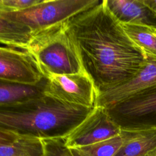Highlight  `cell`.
<instances>
[{
    "instance_id": "8fae6325",
    "label": "cell",
    "mask_w": 156,
    "mask_h": 156,
    "mask_svg": "<svg viewBox=\"0 0 156 156\" xmlns=\"http://www.w3.org/2000/svg\"><path fill=\"white\" fill-rule=\"evenodd\" d=\"M122 144L114 156H141L156 147V129L122 130Z\"/></svg>"
},
{
    "instance_id": "3957f363",
    "label": "cell",
    "mask_w": 156,
    "mask_h": 156,
    "mask_svg": "<svg viewBox=\"0 0 156 156\" xmlns=\"http://www.w3.org/2000/svg\"><path fill=\"white\" fill-rule=\"evenodd\" d=\"M68 21L34 36L26 50L46 79L85 72Z\"/></svg>"
},
{
    "instance_id": "ac0fdd59",
    "label": "cell",
    "mask_w": 156,
    "mask_h": 156,
    "mask_svg": "<svg viewBox=\"0 0 156 156\" xmlns=\"http://www.w3.org/2000/svg\"><path fill=\"white\" fill-rule=\"evenodd\" d=\"M43 0H0V13H14L24 11Z\"/></svg>"
},
{
    "instance_id": "4fadbf2b",
    "label": "cell",
    "mask_w": 156,
    "mask_h": 156,
    "mask_svg": "<svg viewBox=\"0 0 156 156\" xmlns=\"http://www.w3.org/2000/svg\"><path fill=\"white\" fill-rule=\"evenodd\" d=\"M46 80L37 85H25L0 80V105L23 102L43 95Z\"/></svg>"
},
{
    "instance_id": "30bf717a",
    "label": "cell",
    "mask_w": 156,
    "mask_h": 156,
    "mask_svg": "<svg viewBox=\"0 0 156 156\" xmlns=\"http://www.w3.org/2000/svg\"><path fill=\"white\" fill-rule=\"evenodd\" d=\"M115 19L121 24L145 26L156 29V14L144 0H104Z\"/></svg>"
},
{
    "instance_id": "e0dca14e",
    "label": "cell",
    "mask_w": 156,
    "mask_h": 156,
    "mask_svg": "<svg viewBox=\"0 0 156 156\" xmlns=\"http://www.w3.org/2000/svg\"><path fill=\"white\" fill-rule=\"evenodd\" d=\"M44 147L43 156H73L65 142V138L42 140Z\"/></svg>"
},
{
    "instance_id": "52a82bcc",
    "label": "cell",
    "mask_w": 156,
    "mask_h": 156,
    "mask_svg": "<svg viewBox=\"0 0 156 156\" xmlns=\"http://www.w3.org/2000/svg\"><path fill=\"white\" fill-rule=\"evenodd\" d=\"M46 79L37 62L27 51L0 46V80L37 85Z\"/></svg>"
},
{
    "instance_id": "6da1fadb",
    "label": "cell",
    "mask_w": 156,
    "mask_h": 156,
    "mask_svg": "<svg viewBox=\"0 0 156 156\" xmlns=\"http://www.w3.org/2000/svg\"><path fill=\"white\" fill-rule=\"evenodd\" d=\"M85 73L98 94L132 78L146 56L128 37L104 0L68 22Z\"/></svg>"
},
{
    "instance_id": "ffe728a7",
    "label": "cell",
    "mask_w": 156,
    "mask_h": 156,
    "mask_svg": "<svg viewBox=\"0 0 156 156\" xmlns=\"http://www.w3.org/2000/svg\"><path fill=\"white\" fill-rule=\"evenodd\" d=\"M144 2L147 4L156 14V0H144Z\"/></svg>"
},
{
    "instance_id": "5b68a950",
    "label": "cell",
    "mask_w": 156,
    "mask_h": 156,
    "mask_svg": "<svg viewBox=\"0 0 156 156\" xmlns=\"http://www.w3.org/2000/svg\"><path fill=\"white\" fill-rule=\"evenodd\" d=\"M105 109L122 130L156 129V85Z\"/></svg>"
},
{
    "instance_id": "7a4b0ae2",
    "label": "cell",
    "mask_w": 156,
    "mask_h": 156,
    "mask_svg": "<svg viewBox=\"0 0 156 156\" xmlns=\"http://www.w3.org/2000/svg\"><path fill=\"white\" fill-rule=\"evenodd\" d=\"M94 108L65 104L44 94L0 105V129L41 140L65 138Z\"/></svg>"
},
{
    "instance_id": "7c38bea8",
    "label": "cell",
    "mask_w": 156,
    "mask_h": 156,
    "mask_svg": "<svg viewBox=\"0 0 156 156\" xmlns=\"http://www.w3.org/2000/svg\"><path fill=\"white\" fill-rule=\"evenodd\" d=\"M33 38L28 27L0 13V43L26 51Z\"/></svg>"
},
{
    "instance_id": "9c48e42d",
    "label": "cell",
    "mask_w": 156,
    "mask_h": 156,
    "mask_svg": "<svg viewBox=\"0 0 156 156\" xmlns=\"http://www.w3.org/2000/svg\"><path fill=\"white\" fill-rule=\"evenodd\" d=\"M144 64L129 80L98 94L96 106L106 108L156 85V57L146 55Z\"/></svg>"
},
{
    "instance_id": "ba28073f",
    "label": "cell",
    "mask_w": 156,
    "mask_h": 156,
    "mask_svg": "<svg viewBox=\"0 0 156 156\" xmlns=\"http://www.w3.org/2000/svg\"><path fill=\"white\" fill-rule=\"evenodd\" d=\"M121 129L105 108L95 107L87 118L65 138L69 148L85 146L120 135Z\"/></svg>"
},
{
    "instance_id": "44dd1931",
    "label": "cell",
    "mask_w": 156,
    "mask_h": 156,
    "mask_svg": "<svg viewBox=\"0 0 156 156\" xmlns=\"http://www.w3.org/2000/svg\"><path fill=\"white\" fill-rule=\"evenodd\" d=\"M141 156H156V147L148 151L147 152H146V154Z\"/></svg>"
},
{
    "instance_id": "8992f818",
    "label": "cell",
    "mask_w": 156,
    "mask_h": 156,
    "mask_svg": "<svg viewBox=\"0 0 156 156\" xmlns=\"http://www.w3.org/2000/svg\"><path fill=\"white\" fill-rule=\"evenodd\" d=\"M43 94L65 104L87 108L95 107L98 96L93 81L85 72L46 79Z\"/></svg>"
},
{
    "instance_id": "9a60e30c",
    "label": "cell",
    "mask_w": 156,
    "mask_h": 156,
    "mask_svg": "<svg viewBox=\"0 0 156 156\" xmlns=\"http://www.w3.org/2000/svg\"><path fill=\"white\" fill-rule=\"evenodd\" d=\"M124 30L145 54L156 57V29L140 25L122 24Z\"/></svg>"
},
{
    "instance_id": "2e32d148",
    "label": "cell",
    "mask_w": 156,
    "mask_h": 156,
    "mask_svg": "<svg viewBox=\"0 0 156 156\" xmlns=\"http://www.w3.org/2000/svg\"><path fill=\"white\" fill-rule=\"evenodd\" d=\"M120 135L90 145L70 149L73 156H114L122 144Z\"/></svg>"
},
{
    "instance_id": "5bb4252c",
    "label": "cell",
    "mask_w": 156,
    "mask_h": 156,
    "mask_svg": "<svg viewBox=\"0 0 156 156\" xmlns=\"http://www.w3.org/2000/svg\"><path fill=\"white\" fill-rule=\"evenodd\" d=\"M41 139L21 136L15 141L0 146V156H43Z\"/></svg>"
},
{
    "instance_id": "d6986e66",
    "label": "cell",
    "mask_w": 156,
    "mask_h": 156,
    "mask_svg": "<svg viewBox=\"0 0 156 156\" xmlns=\"http://www.w3.org/2000/svg\"><path fill=\"white\" fill-rule=\"evenodd\" d=\"M20 136L14 132L0 129V146L12 143Z\"/></svg>"
},
{
    "instance_id": "277c9868",
    "label": "cell",
    "mask_w": 156,
    "mask_h": 156,
    "mask_svg": "<svg viewBox=\"0 0 156 156\" xmlns=\"http://www.w3.org/2000/svg\"><path fill=\"white\" fill-rule=\"evenodd\" d=\"M100 2L99 0H43L22 12L0 13L28 27L34 37L68 21Z\"/></svg>"
}]
</instances>
